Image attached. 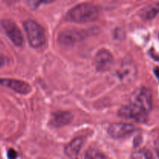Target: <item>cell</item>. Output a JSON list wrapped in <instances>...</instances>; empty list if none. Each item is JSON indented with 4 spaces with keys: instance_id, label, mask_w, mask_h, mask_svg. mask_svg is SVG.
Listing matches in <instances>:
<instances>
[{
    "instance_id": "obj_1",
    "label": "cell",
    "mask_w": 159,
    "mask_h": 159,
    "mask_svg": "<svg viewBox=\"0 0 159 159\" xmlns=\"http://www.w3.org/2000/svg\"><path fill=\"white\" fill-rule=\"evenodd\" d=\"M152 107V95L146 87H140L132 93L128 105L118 110V116L137 122H144Z\"/></svg>"
},
{
    "instance_id": "obj_2",
    "label": "cell",
    "mask_w": 159,
    "mask_h": 159,
    "mask_svg": "<svg viewBox=\"0 0 159 159\" xmlns=\"http://www.w3.org/2000/svg\"><path fill=\"white\" fill-rule=\"evenodd\" d=\"M99 15L98 9L91 3H81L68 12V19L75 23H90L97 20Z\"/></svg>"
},
{
    "instance_id": "obj_3",
    "label": "cell",
    "mask_w": 159,
    "mask_h": 159,
    "mask_svg": "<svg viewBox=\"0 0 159 159\" xmlns=\"http://www.w3.org/2000/svg\"><path fill=\"white\" fill-rule=\"evenodd\" d=\"M29 43L33 48H40L46 40L43 28L34 20H26L23 23Z\"/></svg>"
},
{
    "instance_id": "obj_4",
    "label": "cell",
    "mask_w": 159,
    "mask_h": 159,
    "mask_svg": "<svg viewBox=\"0 0 159 159\" xmlns=\"http://www.w3.org/2000/svg\"><path fill=\"white\" fill-rule=\"evenodd\" d=\"M87 31L83 30L69 29L62 31L59 35V41L62 44L73 45L75 43L80 42L87 37Z\"/></svg>"
},
{
    "instance_id": "obj_5",
    "label": "cell",
    "mask_w": 159,
    "mask_h": 159,
    "mask_svg": "<svg viewBox=\"0 0 159 159\" xmlns=\"http://www.w3.org/2000/svg\"><path fill=\"white\" fill-rule=\"evenodd\" d=\"M1 26L4 30L6 35L9 37V38L12 40V42L16 46H22L23 43V36L16 23L10 20H2Z\"/></svg>"
},
{
    "instance_id": "obj_6",
    "label": "cell",
    "mask_w": 159,
    "mask_h": 159,
    "mask_svg": "<svg viewBox=\"0 0 159 159\" xmlns=\"http://www.w3.org/2000/svg\"><path fill=\"white\" fill-rule=\"evenodd\" d=\"M137 74V69L132 62H122L116 70V75L123 83L129 84L133 81Z\"/></svg>"
},
{
    "instance_id": "obj_7",
    "label": "cell",
    "mask_w": 159,
    "mask_h": 159,
    "mask_svg": "<svg viewBox=\"0 0 159 159\" xmlns=\"http://www.w3.org/2000/svg\"><path fill=\"white\" fill-rule=\"evenodd\" d=\"M94 64L98 71H108L112 68L114 64L113 56L108 50H100L95 56Z\"/></svg>"
},
{
    "instance_id": "obj_8",
    "label": "cell",
    "mask_w": 159,
    "mask_h": 159,
    "mask_svg": "<svg viewBox=\"0 0 159 159\" xmlns=\"http://www.w3.org/2000/svg\"><path fill=\"white\" fill-rule=\"evenodd\" d=\"M0 85L13 90L20 94H28L31 92V86L26 82L17 79H0Z\"/></svg>"
},
{
    "instance_id": "obj_9",
    "label": "cell",
    "mask_w": 159,
    "mask_h": 159,
    "mask_svg": "<svg viewBox=\"0 0 159 159\" xmlns=\"http://www.w3.org/2000/svg\"><path fill=\"white\" fill-rule=\"evenodd\" d=\"M135 131V127L133 125L129 124L117 123L113 124L109 127L108 133L112 138H122L127 135L131 134Z\"/></svg>"
},
{
    "instance_id": "obj_10",
    "label": "cell",
    "mask_w": 159,
    "mask_h": 159,
    "mask_svg": "<svg viewBox=\"0 0 159 159\" xmlns=\"http://www.w3.org/2000/svg\"><path fill=\"white\" fill-rule=\"evenodd\" d=\"M73 114L67 111L55 112L52 114L50 124L55 127H62L68 125L73 120Z\"/></svg>"
},
{
    "instance_id": "obj_11",
    "label": "cell",
    "mask_w": 159,
    "mask_h": 159,
    "mask_svg": "<svg viewBox=\"0 0 159 159\" xmlns=\"http://www.w3.org/2000/svg\"><path fill=\"white\" fill-rule=\"evenodd\" d=\"M85 139L83 137L75 138L65 148V154L70 159H77Z\"/></svg>"
},
{
    "instance_id": "obj_12",
    "label": "cell",
    "mask_w": 159,
    "mask_h": 159,
    "mask_svg": "<svg viewBox=\"0 0 159 159\" xmlns=\"http://www.w3.org/2000/svg\"><path fill=\"white\" fill-rule=\"evenodd\" d=\"M159 13V2H153L143 8L140 12V16L143 20H151Z\"/></svg>"
},
{
    "instance_id": "obj_13",
    "label": "cell",
    "mask_w": 159,
    "mask_h": 159,
    "mask_svg": "<svg viewBox=\"0 0 159 159\" xmlns=\"http://www.w3.org/2000/svg\"><path fill=\"white\" fill-rule=\"evenodd\" d=\"M85 159H105L104 155L100 152L99 150L96 148H89L86 152Z\"/></svg>"
},
{
    "instance_id": "obj_14",
    "label": "cell",
    "mask_w": 159,
    "mask_h": 159,
    "mask_svg": "<svg viewBox=\"0 0 159 159\" xmlns=\"http://www.w3.org/2000/svg\"><path fill=\"white\" fill-rule=\"evenodd\" d=\"M131 159H154L152 154L146 149L140 150L132 154Z\"/></svg>"
},
{
    "instance_id": "obj_15",
    "label": "cell",
    "mask_w": 159,
    "mask_h": 159,
    "mask_svg": "<svg viewBox=\"0 0 159 159\" xmlns=\"http://www.w3.org/2000/svg\"><path fill=\"white\" fill-rule=\"evenodd\" d=\"M7 157L9 159H17L18 154L13 148H9L7 152Z\"/></svg>"
},
{
    "instance_id": "obj_16",
    "label": "cell",
    "mask_w": 159,
    "mask_h": 159,
    "mask_svg": "<svg viewBox=\"0 0 159 159\" xmlns=\"http://www.w3.org/2000/svg\"><path fill=\"white\" fill-rule=\"evenodd\" d=\"M6 61H7V60H6V56L2 54V53H0V68L6 65Z\"/></svg>"
},
{
    "instance_id": "obj_17",
    "label": "cell",
    "mask_w": 159,
    "mask_h": 159,
    "mask_svg": "<svg viewBox=\"0 0 159 159\" xmlns=\"http://www.w3.org/2000/svg\"><path fill=\"white\" fill-rule=\"evenodd\" d=\"M154 73H155L156 76H157V79H159V68H156L155 69H154Z\"/></svg>"
}]
</instances>
